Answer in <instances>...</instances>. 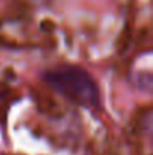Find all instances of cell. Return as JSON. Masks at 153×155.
Wrapping results in <instances>:
<instances>
[{
	"label": "cell",
	"mask_w": 153,
	"mask_h": 155,
	"mask_svg": "<svg viewBox=\"0 0 153 155\" xmlns=\"http://www.w3.org/2000/svg\"><path fill=\"white\" fill-rule=\"evenodd\" d=\"M44 80L60 95L78 105L95 107L99 103V91L95 80L81 68H57L48 71Z\"/></svg>",
	"instance_id": "6da1fadb"
},
{
	"label": "cell",
	"mask_w": 153,
	"mask_h": 155,
	"mask_svg": "<svg viewBox=\"0 0 153 155\" xmlns=\"http://www.w3.org/2000/svg\"><path fill=\"white\" fill-rule=\"evenodd\" d=\"M42 29H44L45 32H51V30L54 29V24H53L51 21H44V23H42Z\"/></svg>",
	"instance_id": "7a4b0ae2"
}]
</instances>
